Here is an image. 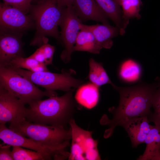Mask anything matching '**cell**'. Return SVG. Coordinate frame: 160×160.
Segmentation results:
<instances>
[{"label":"cell","instance_id":"e0dca14e","mask_svg":"<svg viewBox=\"0 0 160 160\" xmlns=\"http://www.w3.org/2000/svg\"><path fill=\"white\" fill-rule=\"evenodd\" d=\"M99 97L98 87L91 83L80 86L75 98L81 105L87 109H91L97 104Z\"/></svg>","mask_w":160,"mask_h":160},{"label":"cell","instance_id":"8992f818","mask_svg":"<svg viewBox=\"0 0 160 160\" xmlns=\"http://www.w3.org/2000/svg\"><path fill=\"white\" fill-rule=\"evenodd\" d=\"M8 66L34 84L51 92H54L55 90L67 92L72 88L79 87L83 83L82 81L73 77L75 72L72 69H63L61 73H57L49 71L33 72L23 68Z\"/></svg>","mask_w":160,"mask_h":160},{"label":"cell","instance_id":"4fadbf2b","mask_svg":"<svg viewBox=\"0 0 160 160\" xmlns=\"http://www.w3.org/2000/svg\"><path fill=\"white\" fill-rule=\"evenodd\" d=\"M72 5L82 22L92 20L109 25L108 17L95 0H74Z\"/></svg>","mask_w":160,"mask_h":160},{"label":"cell","instance_id":"ffe728a7","mask_svg":"<svg viewBox=\"0 0 160 160\" xmlns=\"http://www.w3.org/2000/svg\"><path fill=\"white\" fill-rule=\"evenodd\" d=\"M89 72L88 77L91 83L99 87L109 84L113 87L115 85L110 79L102 64L91 58L89 61Z\"/></svg>","mask_w":160,"mask_h":160},{"label":"cell","instance_id":"5bb4252c","mask_svg":"<svg viewBox=\"0 0 160 160\" xmlns=\"http://www.w3.org/2000/svg\"><path fill=\"white\" fill-rule=\"evenodd\" d=\"M80 28L87 30L93 34L99 44L103 48L109 49L112 46V39L119 33L120 29L116 27L97 24L87 25L81 23Z\"/></svg>","mask_w":160,"mask_h":160},{"label":"cell","instance_id":"7402d4cb","mask_svg":"<svg viewBox=\"0 0 160 160\" xmlns=\"http://www.w3.org/2000/svg\"><path fill=\"white\" fill-rule=\"evenodd\" d=\"M142 5L141 0H126L121 4L122 9V19L125 28L129 23L130 19H139L140 7Z\"/></svg>","mask_w":160,"mask_h":160},{"label":"cell","instance_id":"83f0119b","mask_svg":"<svg viewBox=\"0 0 160 160\" xmlns=\"http://www.w3.org/2000/svg\"><path fill=\"white\" fill-rule=\"evenodd\" d=\"M11 146L7 144H0V160H14L12 156V151L10 150Z\"/></svg>","mask_w":160,"mask_h":160},{"label":"cell","instance_id":"d4e9b609","mask_svg":"<svg viewBox=\"0 0 160 160\" xmlns=\"http://www.w3.org/2000/svg\"><path fill=\"white\" fill-rule=\"evenodd\" d=\"M55 51L53 46L47 43L40 47L30 56L46 65H53L52 61Z\"/></svg>","mask_w":160,"mask_h":160},{"label":"cell","instance_id":"ac0fdd59","mask_svg":"<svg viewBox=\"0 0 160 160\" xmlns=\"http://www.w3.org/2000/svg\"><path fill=\"white\" fill-rule=\"evenodd\" d=\"M108 18L120 29L119 34L125 33V28L122 19L121 6L115 0H95Z\"/></svg>","mask_w":160,"mask_h":160},{"label":"cell","instance_id":"277c9868","mask_svg":"<svg viewBox=\"0 0 160 160\" xmlns=\"http://www.w3.org/2000/svg\"><path fill=\"white\" fill-rule=\"evenodd\" d=\"M9 128L22 135L49 146L61 145L71 138L70 128L67 130L63 127L35 123L25 118L10 123Z\"/></svg>","mask_w":160,"mask_h":160},{"label":"cell","instance_id":"ba28073f","mask_svg":"<svg viewBox=\"0 0 160 160\" xmlns=\"http://www.w3.org/2000/svg\"><path fill=\"white\" fill-rule=\"evenodd\" d=\"M82 22L76 13L73 5L63 8L59 26L61 29L60 32L61 40L65 47L60 57L65 63L70 61L71 55L74 51L76 40Z\"/></svg>","mask_w":160,"mask_h":160},{"label":"cell","instance_id":"3957f363","mask_svg":"<svg viewBox=\"0 0 160 160\" xmlns=\"http://www.w3.org/2000/svg\"><path fill=\"white\" fill-rule=\"evenodd\" d=\"M36 3L32 5L29 12L36 27L30 45L40 47L47 43V36L52 37L62 44L58 27L63 8L58 6L56 0H43Z\"/></svg>","mask_w":160,"mask_h":160},{"label":"cell","instance_id":"cb8c5ba5","mask_svg":"<svg viewBox=\"0 0 160 160\" xmlns=\"http://www.w3.org/2000/svg\"><path fill=\"white\" fill-rule=\"evenodd\" d=\"M12 147V154L14 160H47L52 159L49 156L19 146Z\"/></svg>","mask_w":160,"mask_h":160},{"label":"cell","instance_id":"4316f807","mask_svg":"<svg viewBox=\"0 0 160 160\" xmlns=\"http://www.w3.org/2000/svg\"><path fill=\"white\" fill-rule=\"evenodd\" d=\"M4 4L18 9L27 14L29 12L33 0H2Z\"/></svg>","mask_w":160,"mask_h":160},{"label":"cell","instance_id":"52a82bcc","mask_svg":"<svg viewBox=\"0 0 160 160\" xmlns=\"http://www.w3.org/2000/svg\"><path fill=\"white\" fill-rule=\"evenodd\" d=\"M0 124V138L4 143L11 146H19L40 152L55 160L68 158L70 153L66 150L69 141L56 146H49L22 135Z\"/></svg>","mask_w":160,"mask_h":160},{"label":"cell","instance_id":"9a60e30c","mask_svg":"<svg viewBox=\"0 0 160 160\" xmlns=\"http://www.w3.org/2000/svg\"><path fill=\"white\" fill-rule=\"evenodd\" d=\"M69 123L71 130V144L78 146L81 149L85 157L87 152L97 148V141L92 137V132L84 130L80 127L73 119Z\"/></svg>","mask_w":160,"mask_h":160},{"label":"cell","instance_id":"6da1fadb","mask_svg":"<svg viewBox=\"0 0 160 160\" xmlns=\"http://www.w3.org/2000/svg\"><path fill=\"white\" fill-rule=\"evenodd\" d=\"M113 87L119 92L120 100L117 107H113L108 109L113 115L111 119L104 114L100 122L103 125H106L104 137L107 138L112 135L118 123L122 120L143 116H148L152 113L154 89L147 85H141L129 87H119L115 85Z\"/></svg>","mask_w":160,"mask_h":160},{"label":"cell","instance_id":"f1b7e54d","mask_svg":"<svg viewBox=\"0 0 160 160\" xmlns=\"http://www.w3.org/2000/svg\"><path fill=\"white\" fill-rule=\"evenodd\" d=\"M58 6L63 8L72 5L74 0H56Z\"/></svg>","mask_w":160,"mask_h":160},{"label":"cell","instance_id":"4dcf8cb0","mask_svg":"<svg viewBox=\"0 0 160 160\" xmlns=\"http://www.w3.org/2000/svg\"><path fill=\"white\" fill-rule=\"evenodd\" d=\"M35 0V1H36V2H38L40 1H43V0Z\"/></svg>","mask_w":160,"mask_h":160},{"label":"cell","instance_id":"f546056e","mask_svg":"<svg viewBox=\"0 0 160 160\" xmlns=\"http://www.w3.org/2000/svg\"><path fill=\"white\" fill-rule=\"evenodd\" d=\"M120 5L121 3L123 1L126 0H115Z\"/></svg>","mask_w":160,"mask_h":160},{"label":"cell","instance_id":"2e32d148","mask_svg":"<svg viewBox=\"0 0 160 160\" xmlns=\"http://www.w3.org/2000/svg\"><path fill=\"white\" fill-rule=\"evenodd\" d=\"M144 143L145 150L137 160H160V127L153 125L148 134Z\"/></svg>","mask_w":160,"mask_h":160},{"label":"cell","instance_id":"9c48e42d","mask_svg":"<svg viewBox=\"0 0 160 160\" xmlns=\"http://www.w3.org/2000/svg\"><path fill=\"white\" fill-rule=\"evenodd\" d=\"M35 25L31 17L21 10L3 3L0 4V31L22 35Z\"/></svg>","mask_w":160,"mask_h":160},{"label":"cell","instance_id":"8fae6325","mask_svg":"<svg viewBox=\"0 0 160 160\" xmlns=\"http://www.w3.org/2000/svg\"><path fill=\"white\" fill-rule=\"evenodd\" d=\"M22 35L0 31V66L9 65L15 59L24 57Z\"/></svg>","mask_w":160,"mask_h":160},{"label":"cell","instance_id":"603a6c76","mask_svg":"<svg viewBox=\"0 0 160 160\" xmlns=\"http://www.w3.org/2000/svg\"><path fill=\"white\" fill-rule=\"evenodd\" d=\"M8 66L26 69L33 72L49 71L46 65L39 62L30 56L26 58L23 57L17 58L7 66Z\"/></svg>","mask_w":160,"mask_h":160},{"label":"cell","instance_id":"d6986e66","mask_svg":"<svg viewBox=\"0 0 160 160\" xmlns=\"http://www.w3.org/2000/svg\"><path fill=\"white\" fill-rule=\"evenodd\" d=\"M102 48L91 32L85 29H80L76 40L74 51L98 54Z\"/></svg>","mask_w":160,"mask_h":160},{"label":"cell","instance_id":"44dd1931","mask_svg":"<svg viewBox=\"0 0 160 160\" xmlns=\"http://www.w3.org/2000/svg\"><path fill=\"white\" fill-rule=\"evenodd\" d=\"M141 73V68L136 62L129 59L121 64L119 75L121 79L128 82H133L140 78Z\"/></svg>","mask_w":160,"mask_h":160},{"label":"cell","instance_id":"7c38bea8","mask_svg":"<svg viewBox=\"0 0 160 160\" xmlns=\"http://www.w3.org/2000/svg\"><path fill=\"white\" fill-rule=\"evenodd\" d=\"M149 123L148 116H143L122 120L117 126L124 129L130 138L132 147L136 148L140 144L144 143L153 126Z\"/></svg>","mask_w":160,"mask_h":160},{"label":"cell","instance_id":"7a4b0ae2","mask_svg":"<svg viewBox=\"0 0 160 160\" xmlns=\"http://www.w3.org/2000/svg\"><path fill=\"white\" fill-rule=\"evenodd\" d=\"M72 88L63 95L51 97L31 102L26 108L25 118L30 122L65 127L72 119L75 105Z\"/></svg>","mask_w":160,"mask_h":160},{"label":"cell","instance_id":"30bf717a","mask_svg":"<svg viewBox=\"0 0 160 160\" xmlns=\"http://www.w3.org/2000/svg\"><path fill=\"white\" fill-rule=\"evenodd\" d=\"M25 105L6 89L0 87V124L13 123L25 118Z\"/></svg>","mask_w":160,"mask_h":160},{"label":"cell","instance_id":"484cf974","mask_svg":"<svg viewBox=\"0 0 160 160\" xmlns=\"http://www.w3.org/2000/svg\"><path fill=\"white\" fill-rule=\"evenodd\" d=\"M152 107L153 111L148 116L149 121L160 127V89L155 92Z\"/></svg>","mask_w":160,"mask_h":160},{"label":"cell","instance_id":"5b68a950","mask_svg":"<svg viewBox=\"0 0 160 160\" xmlns=\"http://www.w3.org/2000/svg\"><path fill=\"white\" fill-rule=\"evenodd\" d=\"M0 87L6 89L25 105L44 96L57 95L55 92L42 91L8 66H0Z\"/></svg>","mask_w":160,"mask_h":160}]
</instances>
